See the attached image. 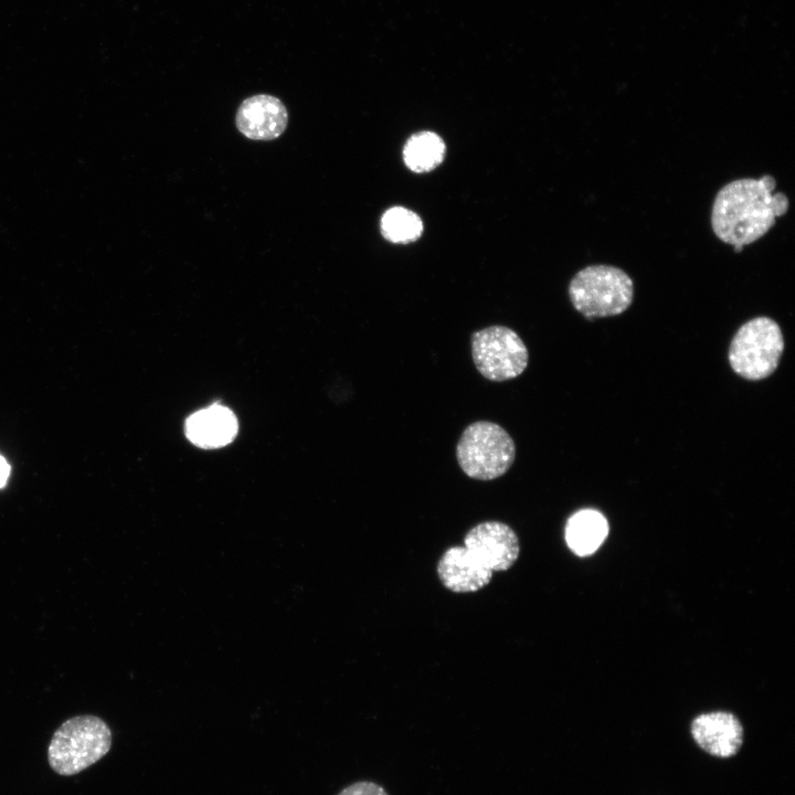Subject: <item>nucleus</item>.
Here are the masks:
<instances>
[{
  "mask_svg": "<svg viewBox=\"0 0 795 795\" xmlns=\"http://www.w3.org/2000/svg\"><path fill=\"white\" fill-rule=\"evenodd\" d=\"M237 433L235 415L225 406L212 405L193 413L186 422L187 437L204 448L229 444Z\"/></svg>",
  "mask_w": 795,
  "mask_h": 795,
  "instance_id": "obj_11",
  "label": "nucleus"
},
{
  "mask_svg": "<svg viewBox=\"0 0 795 795\" xmlns=\"http://www.w3.org/2000/svg\"><path fill=\"white\" fill-rule=\"evenodd\" d=\"M516 446L500 425L478 421L468 425L456 446L462 470L477 480H492L508 471L515 462Z\"/></svg>",
  "mask_w": 795,
  "mask_h": 795,
  "instance_id": "obj_4",
  "label": "nucleus"
},
{
  "mask_svg": "<svg viewBox=\"0 0 795 795\" xmlns=\"http://www.w3.org/2000/svg\"><path fill=\"white\" fill-rule=\"evenodd\" d=\"M690 735L700 750L722 760L735 756L744 742L742 722L729 711L698 714L690 723Z\"/></svg>",
  "mask_w": 795,
  "mask_h": 795,
  "instance_id": "obj_7",
  "label": "nucleus"
},
{
  "mask_svg": "<svg viewBox=\"0 0 795 795\" xmlns=\"http://www.w3.org/2000/svg\"><path fill=\"white\" fill-rule=\"evenodd\" d=\"M10 475V466L7 460L0 455V488H2L8 480Z\"/></svg>",
  "mask_w": 795,
  "mask_h": 795,
  "instance_id": "obj_16",
  "label": "nucleus"
},
{
  "mask_svg": "<svg viewBox=\"0 0 795 795\" xmlns=\"http://www.w3.org/2000/svg\"><path fill=\"white\" fill-rule=\"evenodd\" d=\"M338 795H388V793L375 783L357 782L343 788Z\"/></svg>",
  "mask_w": 795,
  "mask_h": 795,
  "instance_id": "obj_15",
  "label": "nucleus"
},
{
  "mask_svg": "<svg viewBox=\"0 0 795 795\" xmlns=\"http://www.w3.org/2000/svg\"><path fill=\"white\" fill-rule=\"evenodd\" d=\"M444 152L445 146L438 135L422 131L414 134L406 141L403 158L412 171L426 172L441 163Z\"/></svg>",
  "mask_w": 795,
  "mask_h": 795,
  "instance_id": "obj_13",
  "label": "nucleus"
},
{
  "mask_svg": "<svg viewBox=\"0 0 795 795\" xmlns=\"http://www.w3.org/2000/svg\"><path fill=\"white\" fill-rule=\"evenodd\" d=\"M422 230L418 215L402 206L389 209L381 219L382 234L393 243L412 242L421 235Z\"/></svg>",
  "mask_w": 795,
  "mask_h": 795,
  "instance_id": "obj_14",
  "label": "nucleus"
},
{
  "mask_svg": "<svg viewBox=\"0 0 795 795\" xmlns=\"http://www.w3.org/2000/svg\"><path fill=\"white\" fill-rule=\"evenodd\" d=\"M569 297L574 308L589 319L615 316L630 306L634 285L618 267L590 265L571 279Z\"/></svg>",
  "mask_w": 795,
  "mask_h": 795,
  "instance_id": "obj_3",
  "label": "nucleus"
},
{
  "mask_svg": "<svg viewBox=\"0 0 795 795\" xmlns=\"http://www.w3.org/2000/svg\"><path fill=\"white\" fill-rule=\"evenodd\" d=\"M112 746V732L100 718L76 716L54 732L47 749L50 766L60 775H75L96 763Z\"/></svg>",
  "mask_w": 795,
  "mask_h": 795,
  "instance_id": "obj_2",
  "label": "nucleus"
},
{
  "mask_svg": "<svg viewBox=\"0 0 795 795\" xmlns=\"http://www.w3.org/2000/svg\"><path fill=\"white\" fill-rule=\"evenodd\" d=\"M608 532L605 517L593 509H583L573 513L565 526V540L577 555L593 553L604 541Z\"/></svg>",
  "mask_w": 795,
  "mask_h": 795,
  "instance_id": "obj_12",
  "label": "nucleus"
},
{
  "mask_svg": "<svg viewBox=\"0 0 795 795\" xmlns=\"http://www.w3.org/2000/svg\"><path fill=\"white\" fill-rule=\"evenodd\" d=\"M437 573L443 585L456 593L479 591L492 577V571L465 547L446 550L437 564Z\"/></svg>",
  "mask_w": 795,
  "mask_h": 795,
  "instance_id": "obj_10",
  "label": "nucleus"
},
{
  "mask_svg": "<svg viewBox=\"0 0 795 795\" xmlns=\"http://www.w3.org/2000/svg\"><path fill=\"white\" fill-rule=\"evenodd\" d=\"M471 358L477 371L487 380L501 382L523 373L529 362L528 349L512 329L490 326L470 338Z\"/></svg>",
  "mask_w": 795,
  "mask_h": 795,
  "instance_id": "obj_6",
  "label": "nucleus"
},
{
  "mask_svg": "<svg viewBox=\"0 0 795 795\" xmlns=\"http://www.w3.org/2000/svg\"><path fill=\"white\" fill-rule=\"evenodd\" d=\"M464 547L492 572L510 569L520 551L516 532L498 521L481 522L471 528Z\"/></svg>",
  "mask_w": 795,
  "mask_h": 795,
  "instance_id": "obj_8",
  "label": "nucleus"
},
{
  "mask_svg": "<svg viewBox=\"0 0 795 795\" xmlns=\"http://www.w3.org/2000/svg\"><path fill=\"white\" fill-rule=\"evenodd\" d=\"M775 186L770 174L736 179L723 186L711 210L716 236L732 245L735 252L764 236L789 205L783 192H773Z\"/></svg>",
  "mask_w": 795,
  "mask_h": 795,
  "instance_id": "obj_1",
  "label": "nucleus"
},
{
  "mask_svg": "<svg viewBox=\"0 0 795 795\" xmlns=\"http://www.w3.org/2000/svg\"><path fill=\"white\" fill-rule=\"evenodd\" d=\"M783 349L778 325L771 318L756 317L736 331L728 358L736 374L748 380H761L775 371Z\"/></svg>",
  "mask_w": 795,
  "mask_h": 795,
  "instance_id": "obj_5",
  "label": "nucleus"
},
{
  "mask_svg": "<svg viewBox=\"0 0 795 795\" xmlns=\"http://www.w3.org/2000/svg\"><path fill=\"white\" fill-rule=\"evenodd\" d=\"M235 124L248 139L268 141L283 135L288 124V112L279 98L257 94L240 104Z\"/></svg>",
  "mask_w": 795,
  "mask_h": 795,
  "instance_id": "obj_9",
  "label": "nucleus"
}]
</instances>
